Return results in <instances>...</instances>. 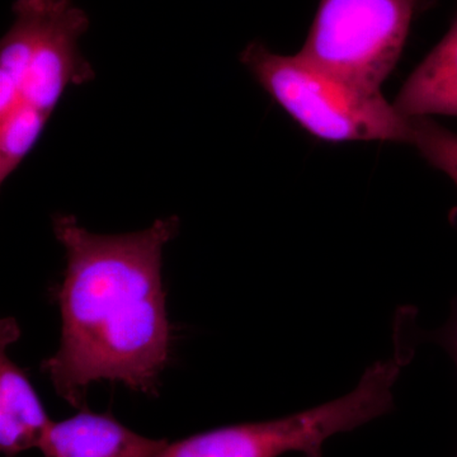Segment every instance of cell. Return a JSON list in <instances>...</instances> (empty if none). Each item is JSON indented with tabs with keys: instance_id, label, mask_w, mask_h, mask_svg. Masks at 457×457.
Segmentation results:
<instances>
[{
	"instance_id": "6",
	"label": "cell",
	"mask_w": 457,
	"mask_h": 457,
	"mask_svg": "<svg viewBox=\"0 0 457 457\" xmlns=\"http://www.w3.org/2000/svg\"><path fill=\"white\" fill-rule=\"evenodd\" d=\"M167 444L137 435L110 413L84 409L69 420L53 422L40 450L45 457H155Z\"/></svg>"
},
{
	"instance_id": "7",
	"label": "cell",
	"mask_w": 457,
	"mask_h": 457,
	"mask_svg": "<svg viewBox=\"0 0 457 457\" xmlns=\"http://www.w3.org/2000/svg\"><path fill=\"white\" fill-rule=\"evenodd\" d=\"M16 324L3 321L0 357V450L13 457L33 447L40 449L53 425L37 393L22 369L9 360L5 347Z\"/></svg>"
},
{
	"instance_id": "8",
	"label": "cell",
	"mask_w": 457,
	"mask_h": 457,
	"mask_svg": "<svg viewBox=\"0 0 457 457\" xmlns=\"http://www.w3.org/2000/svg\"><path fill=\"white\" fill-rule=\"evenodd\" d=\"M393 104L408 120L457 117V17L440 44L408 78Z\"/></svg>"
},
{
	"instance_id": "3",
	"label": "cell",
	"mask_w": 457,
	"mask_h": 457,
	"mask_svg": "<svg viewBox=\"0 0 457 457\" xmlns=\"http://www.w3.org/2000/svg\"><path fill=\"white\" fill-rule=\"evenodd\" d=\"M407 337L400 333L395 354L366 370L356 389L317 408L267 422L220 427L167 444L155 457H281L302 453L323 457L324 444L393 409L394 385L413 357Z\"/></svg>"
},
{
	"instance_id": "9",
	"label": "cell",
	"mask_w": 457,
	"mask_h": 457,
	"mask_svg": "<svg viewBox=\"0 0 457 457\" xmlns=\"http://www.w3.org/2000/svg\"><path fill=\"white\" fill-rule=\"evenodd\" d=\"M411 145L457 186V134L429 117L411 119Z\"/></svg>"
},
{
	"instance_id": "1",
	"label": "cell",
	"mask_w": 457,
	"mask_h": 457,
	"mask_svg": "<svg viewBox=\"0 0 457 457\" xmlns=\"http://www.w3.org/2000/svg\"><path fill=\"white\" fill-rule=\"evenodd\" d=\"M53 225L66 255L57 293L62 332L42 370L73 407L83 404L93 381L154 392L170 350L162 258L179 234V216L119 236L92 233L73 215H56Z\"/></svg>"
},
{
	"instance_id": "4",
	"label": "cell",
	"mask_w": 457,
	"mask_h": 457,
	"mask_svg": "<svg viewBox=\"0 0 457 457\" xmlns=\"http://www.w3.org/2000/svg\"><path fill=\"white\" fill-rule=\"evenodd\" d=\"M240 62L264 92L318 139L411 144V120L400 116L381 92L352 86L297 54L279 55L261 42L249 44Z\"/></svg>"
},
{
	"instance_id": "5",
	"label": "cell",
	"mask_w": 457,
	"mask_h": 457,
	"mask_svg": "<svg viewBox=\"0 0 457 457\" xmlns=\"http://www.w3.org/2000/svg\"><path fill=\"white\" fill-rule=\"evenodd\" d=\"M436 0H320L297 55L368 92L398 64L414 20Z\"/></svg>"
},
{
	"instance_id": "10",
	"label": "cell",
	"mask_w": 457,
	"mask_h": 457,
	"mask_svg": "<svg viewBox=\"0 0 457 457\" xmlns=\"http://www.w3.org/2000/svg\"><path fill=\"white\" fill-rule=\"evenodd\" d=\"M440 337L442 343L450 351L451 356L455 360L457 366V302L453 306V317H451L446 328L442 330Z\"/></svg>"
},
{
	"instance_id": "2",
	"label": "cell",
	"mask_w": 457,
	"mask_h": 457,
	"mask_svg": "<svg viewBox=\"0 0 457 457\" xmlns=\"http://www.w3.org/2000/svg\"><path fill=\"white\" fill-rule=\"evenodd\" d=\"M0 44V182L41 139L66 89L95 78L79 50L89 18L73 0H16Z\"/></svg>"
}]
</instances>
